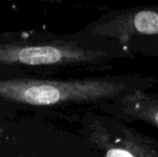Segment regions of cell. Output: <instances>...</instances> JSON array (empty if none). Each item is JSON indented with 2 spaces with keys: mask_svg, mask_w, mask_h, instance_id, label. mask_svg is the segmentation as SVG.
Masks as SVG:
<instances>
[{
  "mask_svg": "<svg viewBox=\"0 0 158 157\" xmlns=\"http://www.w3.org/2000/svg\"><path fill=\"white\" fill-rule=\"evenodd\" d=\"M157 86L158 76L139 73L64 81L6 80L0 81V97L30 105L77 103L100 109L133 92H150Z\"/></svg>",
  "mask_w": 158,
  "mask_h": 157,
  "instance_id": "6da1fadb",
  "label": "cell"
},
{
  "mask_svg": "<svg viewBox=\"0 0 158 157\" xmlns=\"http://www.w3.org/2000/svg\"><path fill=\"white\" fill-rule=\"evenodd\" d=\"M135 55L125 44L84 29L63 41L40 45H0V65L93 66L112 68L117 61L133 59Z\"/></svg>",
  "mask_w": 158,
  "mask_h": 157,
  "instance_id": "7a4b0ae2",
  "label": "cell"
},
{
  "mask_svg": "<svg viewBox=\"0 0 158 157\" xmlns=\"http://www.w3.org/2000/svg\"><path fill=\"white\" fill-rule=\"evenodd\" d=\"M81 134L99 157H158V139L99 110L83 116Z\"/></svg>",
  "mask_w": 158,
  "mask_h": 157,
  "instance_id": "3957f363",
  "label": "cell"
},
{
  "mask_svg": "<svg viewBox=\"0 0 158 157\" xmlns=\"http://www.w3.org/2000/svg\"><path fill=\"white\" fill-rule=\"evenodd\" d=\"M85 29L127 46L135 41H158V4L110 10Z\"/></svg>",
  "mask_w": 158,
  "mask_h": 157,
  "instance_id": "277c9868",
  "label": "cell"
},
{
  "mask_svg": "<svg viewBox=\"0 0 158 157\" xmlns=\"http://www.w3.org/2000/svg\"><path fill=\"white\" fill-rule=\"evenodd\" d=\"M98 110L125 123L142 122L158 129V93L137 90Z\"/></svg>",
  "mask_w": 158,
  "mask_h": 157,
  "instance_id": "5b68a950",
  "label": "cell"
}]
</instances>
